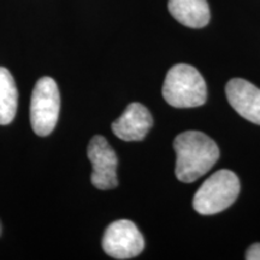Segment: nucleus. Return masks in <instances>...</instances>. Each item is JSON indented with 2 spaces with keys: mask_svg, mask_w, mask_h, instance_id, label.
I'll return each instance as SVG.
<instances>
[{
  "mask_svg": "<svg viewBox=\"0 0 260 260\" xmlns=\"http://www.w3.org/2000/svg\"><path fill=\"white\" fill-rule=\"evenodd\" d=\"M153 125V118L147 107L142 104L133 103L112 123V132L117 138L124 141H141Z\"/></svg>",
  "mask_w": 260,
  "mask_h": 260,
  "instance_id": "8",
  "label": "nucleus"
},
{
  "mask_svg": "<svg viewBox=\"0 0 260 260\" xmlns=\"http://www.w3.org/2000/svg\"><path fill=\"white\" fill-rule=\"evenodd\" d=\"M60 110V95L57 82L51 77H42L31 93L30 123L39 136L50 135L56 128Z\"/></svg>",
  "mask_w": 260,
  "mask_h": 260,
  "instance_id": "4",
  "label": "nucleus"
},
{
  "mask_svg": "<svg viewBox=\"0 0 260 260\" xmlns=\"http://www.w3.org/2000/svg\"><path fill=\"white\" fill-rule=\"evenodd\" d=\"M162 96L176 109H191L204 105L207 88L199 71L188 64L174 65L162 84Z\"/></svg>",
  "mask_w": 260,
  "mask_h": 260,
  "instance_id": "2",
  "label": "nucleus"
},
{
  "mask_svg": "<svg viewBox=\"0 0 260 260\" xmlns=\"http://www.w3.org/2000/svg\"><path fill=\"white\" fill-rule=\"evenodd\" d=\"M239 193L236 175L230 170H219L201 184L193 198V207L204 216L219 213L235 203Z\"/></svg>",
  "mask_w": 260,
  "mask_h": 260,
  "instance_id": "3",
  "label": "nucleus"
},
{
  "mask_svg": "<svg viewBox=\"0 0 260 260\" xmlns=\"http://www.w3.org/2000/svg\"><path fill=\"white\" fill-rule=\"evenodd\" d=\"M228 102L240 116L260 125V89L248 81L234 79L225 87Z\"/></svg>",
  "mask_w": 260,
  "mask_h": 260,
  "instance_id": "7",
  "label": "nucleus"
},
{
  "mask_svg": "<svg viewBox=\"0 0 260 260\" xmlns=\"http://www.w3.org/2000/svg\"><path fill=\"white\" fill-rule=\"evenodd\" d=\"M18 105V92L11 73L0 67V125L14 121Z\"/></svg>",
  "mask_w": 260,
  "mask_h": 260,
  "instance_id": "10",
  "label": "nucleus"
},
{
  "mask_svg": "<svg viewBox=\"0 0 260 260\" xmlns=\"http://www.w3.org/2000/svg\"><path fill=\"white\" fill-rule=\"evenodd\" d=\"M247 260H260V243H254L246 253Z\"/></svg>",
  "mask_w": 260,
  "mask_h": 260,
  "instance_id": "11",
  "label": "nucleus"
},
{
  "mask_svg": "<svg viewBox=\"0 0 260 260\" xmlns=\"http://www.w3.org/2000/svg\"><path fill=\"white\" fill-rule=\"evenodd\" d=\"M88 158L92 162V183L98 189L107 190L116 188L117 181V159L116 152L105 138L96 135L88 145Z\"/></svg>",
  "mask_w": 260,
  "mask_h": 260,
  "instance_id": "6",
  "label": "nucleus"
},
{
  "mask_svg": "<svg viewBox=\"0 0 260 260\" xmlns=\"http://www.w3.org/2000/svg\"><path fill=\"white\" fill-rule=\"evenodd\" d=\"M169 11L181 24L189 28H203L210 22L207 0H169Z\"/></svg>",
  "mask_w": 260,
  "mask_h": 260,
  "instance_id": "9",
  "label": "nucleus"
},
{
  "mask_svg": "<svg viewBox=\"0 0 260 260\" xmlns=\"http://www.w3.org/2000/svg\"><path fill=\"white\" fill-rule=\"evenodd\" d=\"M145 248V240L132 220L119 219L110 224L103 237V249L115 259H132Z\"/></svg>",
  "mask_w": 260,
  "mask_h": 260,
  "instance_id": "5",
  "label": "nucleus"
},
{
  "mask_svg": "<svg viewBox=\"0 0 260 260\" xmlns=\"http://www.w3.org/2000/svg\"><path fill=\"white\" fill-rule=\"evenodd\" d=\"M175 174L181 182L190 183L204 176L219 159V148L212 139L201 132L182 133L175 139Z\"/></svg>",
  "mask_w": 260,
  "mask_h": 260,
  "instance_id": "1",
  "label": "nucleus"
}]
</instances>
